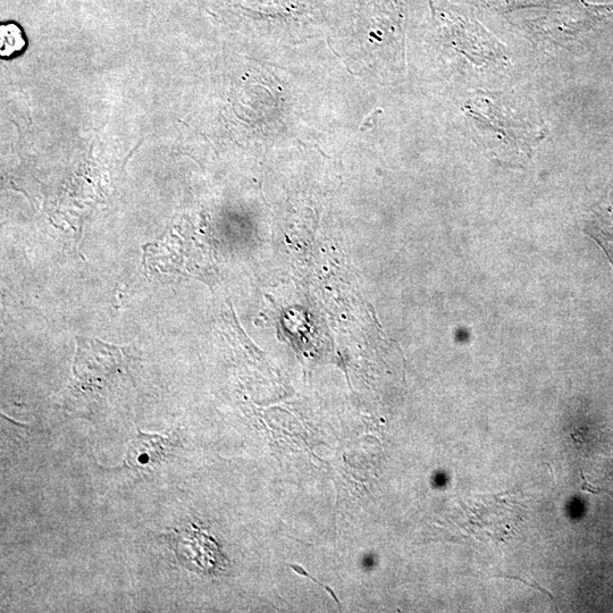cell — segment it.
<instances>
[{
    "instance_id": "obj_3",
    "label": "cell",
    "mask_w": 613,
    "mask_h": 613,
    "mask_svg": "<svg viewBox=\"0 0 613 613\" xmlns=\"http://www.w3.org/2000/svg\"><path fill=\"white\" fill-rule=\"evenodd\" d=\"M176 436L147 434L139 431L134 436L125 457V466L131 469H149L169 457L176 448Z\"/></svg>"
},
{
    "instance_id": "obj_5",
    "label": "cell",
    "mask_w": 613,
    "mask_h": 613,
    "mask_svg": "<svg viewBox=\"0 0 613 613\" xmlns=\"http://www.w3.org/2000/svg\"><path fill=\"white\" fill-rule=\"evenodd\" d=\"M25 46L22 31L14 24H6L2 27V43H0V54L2 57H11L15 53L21 52Z\"/></svg>"
},
{
    "instance_id": "obj_2",
    "label": "cell",
    "mask_w": 613,
    "mask_h": 613,
    "mask_svg": "<svg viewBox=\"0 0 613 613\" xmlns=\"http://www.w3.org/2000/svg\"><path fill=\"white\" fill-rule=\"evenodd\" d=\"M77 341L71 385L75 397L104 391L116 376L128 372L132 356L127 349L98 340L78 338Z\"/></svg>"
},
{
    "instance_id": "obj_4",
    "label": "cell",
    "mask_w": 613,
    "mask_h": 613,
    "mask_svg": "<svg viewBox=\"0 0 613 613\" xmlns=\"http://www.w3.org/2000/svg\"><path fill=\"white\" fill-rule=\"evenodd\" d=\"M586 233L590 235L607 254L613 267V211L611 208L596 215L594 221L587 226Z\"/></svg>"
},
{
    "instance_id": "obj_6",
    "label": "cell",
    "mask_w": 613,
    "mask_h": 613,
    "mask_svg": "<svg viewBox=\"0 0 613 613\" xmlns=\"http://www.w3.org/2000/svg\"><path fill=\"white\" fill-rule=\"evenodd\" d=\"M364 564L367 568H372V565H373L372 557H366Z\"/></svg>"
},
{
    "instance_id": "obj_1",
    "label": "cell",
    "mask_w": 613,
    "mask_h": 613,
    "mask_svg": "<svg viewBox=\"0 0 613 613\" xmlns=\"http://www.w3.org/2000/svg\"><path fill=\"white\" fill-rule=\"evenodd\" d=\"M476 97L469 102V116L489 148L500 159L525 157L541 139L534 116L520 107L505 106V95ZM509 104V97H508Z\"/></svg>"
}]
</instances>
